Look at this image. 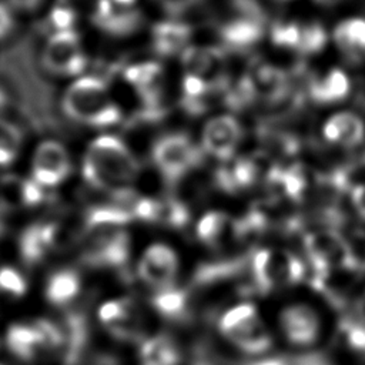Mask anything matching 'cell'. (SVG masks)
Segmentation results:
<instances>
[{
	"instance_id": "cell-1",
	"label": "cell",
	"mask_w": 365,
	"mask_h": 365,
	"mask_svg": "<svg viewBox=\"0 0 365 365\" xmlns=\"http://www.w3.org/2000/svg\"><path fill=\"white\" fill-rule=\"evenodd\" d=\"M81 171L91 187L115 197L133 191L140 164L120 138L101 135L88 145Z\"/></svg>"
},
{
	"instance_id": "cell-2",
	"label": "cell",
	"mask_w": 365,
	"mask_h": 365,
	"mask_svg": "<svg viewBox=\"0 0 365 365\" xmlns=\"http://www.w3.org/2000/svg\"><path fill=\"white\" fill-rule=\"evenodd\" d=\"M61 107L67 117L90 127H110L121 118L106 83L91 76L80 77L67 87Z\"/></svg>"
},
{
	"instance_id": "cell-3",
	"label": "cell",
	"mask_w": 365,
	"mask_h": 365,
	"mask_svg": "<svg viewBox=\"0 0 365 365\" xmlns=\"http://www.w3.org/2000/svg\"><path fill=\"white\" fill-rule=\"evenodd\" d=\"M221 335L248 355H262L271 345V336L252 304L241 302L227 309L218 321Z\"/></svg>"
},
{
	"instance_id": "cell-4",
	"label": "cell",
	"mask_w": 365,
	"mask_h": 365,
	"mask_svg": "<svg viewBox=\"0 0 365 365\" xmlns=\"http://www.w3.org/2000/svg\"><path fill=\"white\" fill-rule=\"evenodd\" d=\"M302 261L285 250H258L251 259L254 287L261 292H269L298 284L304 277Z\"/></svg>"
},
{
	"instance_id": "cell-5",
	"label": "cell",
	"mask_w": 365,
	"mask_h": 365,
	"mask_svg": "<svg viewBox=\"0 0 365 365\" xmlns=\"http://www.w3.org/2000/svg\"><path fill=\"white\" fill-rule=\"evenodd\" d=\"M130 254L128 234L115 225H88L83 232L81 261L90 267L118 268Z\"/></svg>"
},
{
	"instance_id": "cell-6",
	"label": "cell",
	"mask_w": 365,
	"mask_h": 365,
	"mask_svg": "<svg viewBox=\"0 0 365 365\" xmlns=\"http://www.w3.org/2000/svg\"><path fill=\"white\" fill-rule=\"evenodd\" d=\"M202 158L201 150L181 133H173L154 143L153 161L165 181L177 182L195 168Z\"/></svg>"
},
{
	"instance_id": "cell-7",
	"label": "cell",
	"mask_w": 365,
	"mask_h": 365,
	"mask_svg": "<svg viewBox=\"0 0 365 365\" xmlns=\"http://www.w3.org/2000/svg\"><path fill=\"white\" fill-rule=\"evenodd\" d=\"M304 247L315 272L356 268L352 251L336 231L319 230L309 232L304 240Z\"/></svg>"
},
{
	"instance_id": "cell-8",
	"label": "cell",
	"mask_w": 365,
	"mask_h": 365,
	"mask_svg": "<svg viewBox=\"0 0 365 365\" xmlns=\"http://www.w3.org/2000/svg\"><path fill=\"white\" fill-rule=\"evenodd\" d=\"M43 67L54 76H77L86 68V54L74 30L54 31L41 54Z\"/></svg>"
},
{
	"instance_id": "cell-9",
	"label": "cell",
	"mask_w": 365,
	"mask_h": 365,
	"mask_svg": "<svg viewBox=\"0 0 365 365\" xmlns=\"http://www.w3.org/2000/svg\"><path fill=\"white\" fill-rule=\"evenodd\" d=\"M71 173V158L67 148L54 140L37 145L31 160V178L46 190L60 185Z\"/></svg>"
},
{
	"instance_id": "cell-10",
	"label": "cell",
	"mask_w": 365,
	"mask_h": 365,
	"mask_svg": "<svg viewBox=\"0 0 365 365\" xmlns=\"http://www.w3.org/2000/svg\"><path fill=\"white\" fill-rule=\"evenodd\" d=\"M138 277L154 291L175 287L178 258L173 248L165 244H153L141 255L137 265Z\"/></svg>"
},
{
	"instance_id": "cell-11",
	"label": "cell",
	"mask_w": 365,
	"mask_h": 365,
	"mask_svg": "<svg viewBox=\"0 0 365 365\" xmlns=\"http://www.w3.org/2000/svg\"><path fill=\"white\" fill-rule=\"evenodd\" d=\"M98 319L115 338L137 339L141 335V315L133 299L123 297L106 301L98 308Z\"/></svg>"
},
{
	"instance_id": "cell-12",
	"label": "cell",
	"mask_w": 365,
	"mask_h": 365,
	"mask_svg": "<svg viewBox=\"0 0 365 365\" xmlns=\"http://www.w3.org/2000/svg\"><path fill=\"white\" fill-rule=\"evenodd\" d=\"M279 327L287 341L297 346H309L321 334V319L307 304H291L279 314Z\"/></svg>"
},
{
	"instance_id": "cell-13",
	"label": "cell",
	"mask_w": 365,
	"mask_h": 365,
	"mask_svg": "<svg viewBox=\"0 0 365 365\" xmlns=\"http://www.w3.org/2000/svg\"><path fill=\"white\" fill-rule=\"evenodd\" d=\"M242 138L241 124L232 115L211 118L202 130V148L221 161H230Z\"/></svg>"
},
{
	"instance_id": "cell-14",
	"label": "cell",
	"mask_w": 365,
	"mask_h": 365,
	"mask_svg": "<svg viewBox=\"0 0 365 365\" xmlns=\"http://www.w3.org/2000/svg\"><path fill=\"white\" fill-rule=\"evenodd\" d=\"M125 81L135 90L148 114L158 113L163 97L164 74L160 64L154 61L130 66L124 71Z\"/></svg>"
},
{
	"instance_id": "cell-15",
	"label": "cell",
	"mask_w": 365,
	"mask_h": 365,
	"mask_svg": "<svg viewBox=\"0 0 365 365\" xmlns=\"http://www.w3.org/2000/svg\"><path fill=\"white\" fill-rule=\"evenodd\" d=\"M60 244V228L54 222H33L23 230L19 238V251L24 264L37 265L50 250Z\"/></svg>"
},
{
	"instance_id": "cell-16",
	"label": "cell",
	"mask_w": 365,
	"mask_h": 365,
	"mask_svg": "<svg viewBox=\"0 0 365 365\" xmlns=\"http://www.w3.org/2000/svg\"><path fill=\"white\" fill-rule=\"evenodd\" d=\"M6 345L23 362H37L53 355L34 321L31 324L19 322L10 325L6 334Z\"/></svg>"
},
{
	"instance_id": "cell-17",
	"label": "cell",
	"mask_w": 365,
	"mask_h": 365,
	"mask_svg": "<svg viewBox=\"0 0 365 365\" xmlns=\"http://www.w3.org/2000/svg\"><path fill=\"white\" fill-rule=\"evenodd\" d=\"M185 74H191L205 81L212 90L222 87L224 58L214 47H187L182 53Z\"/></svg>"
},
{
	"instance_id": "cell-18",
	"label": "cell",
	"mask_w": 365,
	"mask_h": 365,
	"mask_svg": "<svg viewBox=\"0 0 365 365\" xmlns=\"http://www.w3.org/2000/svg\"><path fill=\"white\" fill-rule=\"evenodd\" d=\"M143 17L138 10L120 7L111 0H97L93 23L111 36H128L141 26Z\"/></svg>"
},
{
	"instance_id": "cell-19",
	"label": "cell",
	"mask_w": 365,
	"mask_h": 365,
	"mask_svg": "<svg viewBox=\"0 0 365 365\" xmlns=\"http://www.w3.org/2000/svg\"><path fill=\"white\" fill-rule=\"evenodd\" d=\"M322 133L327 141L339 147L352 148L364 141L365 124L359 115L351 111H342L327 120Z\"/></svg>"
},
{
	"instance_id": "cell-20",
	"label": "cell",
	"mask_w": 365,
	"mask_h": 365,
	"mask_svg": "<svg viewBox=\"0 0 365 365\" xmlns=\"http://www.w3.org/2000/svg\"><path fill=\"white\" fill-rule=\"evenodd\" d=\"M191 29L181 21H160L153 27L151 40L157 54L168 57L177 53H184L191 38Z\"/></svg>"
},
{
	"instance_id": "cell-21",
	"label": "cell",
	"mask_w": 365,
	"mask_h": 365,
	"mask_svg": "<svg viewBox=\"0 0 365 365\" xmlns=\"http://www.w3.org/2000/svg\"><path fill=\"white\" fill-rule=\"evenodd\" d=\"M264 34L262 19L242 14L221 27V38L225 46L244 50L255 46Z\"/></svg>"
},
{
	"instance_id": "cell-22",
	"label": "cell",
	"mask_w": 365,
	"mask_h": 365,
	"mask_svg": "<svg viewBox=\"0 0 365 365\" xmlns=\"http://www.w3.org/2000/svg\"><path fill=\"white\" fill-rule=\"evenodd\" d=\"M255 97H261L268 103L281 101L289 88L287 74L278 67L264 64L258 66L251 77H248Z\"/></svg>"
},
{
	"instance_id": "cell-23",
	"label": "cell",
	"mask_w": 365,
	"mask_h": 365,
	"mask_svg": "<svg viewBox=\"0 0 365 365\" xmlns=\"http://www.w3.org/2000/svg\"><path fill=\"white\" fill-rule=\"evenodd\" d=\"M197 237L202 244L211 248H220L230 238H240L237 221H232L224 212H208L198 221Z\"/></svg>"
},
{
	"instance_id": "cell-24",
	"label": "cell",
	"mask_w": 365,
	"mask_h": 365,
	"mask_svg": "<svg viewBox=\"0 0 365 365\" xmlns=\"http://www.w3.org/2000/svg\"><path fill=\"white\" fill-rule=\"evenodd\" d=\"M349 94V78L338 68L329 70L321 78L312 80L309 96L317 104H334L346 98Z\"/></svg>"
},
{
	"instance_id": "cell-25",
	"label": "cell",
	"mask_w": 365,
	"mask_h": 365,
	"mask_svg": "<svg viewBox=\"0 0 365 365\" xmlns=\"http://www.w3.org/2000/svg\"><path fill=\"white\" fill-rule=\"evenodd\" d=\"M81 278L77 271L63 268L53 272L46 284V298L56 307L70 304L80 292Z\"/></svg>"
},
{
	"instance_id": "cell-26",
	"label": "cell",
	"mask_w": 365,
	"mask_h": 365,
	"mask_svg": "<svg viewBox=\"0 0 365 365\" xmlns=\"http://www.w3.org/2000/svg\"><path fill=\"white\" fill-rule=\"evenodd\" d=\"M257 165L251 158L232 160L228 165L217 173V182L228 192H235L248 188L255 182Z\"/></svg>"
},
{
	"instance_id": "cell-27",
	"label": "cell",
	"mask_w": 365,
	"mask_h": 365,
	"mask_svg": "<svg viewBox=\"0 0 365 365\" xmlns=\"http://www.w3.org/2000/svg\"><path fill=\"white\" fill-rule=\"evenodd\" d=\"M140 361L141 365H178L181 354L171 338L157 335L143 341Z\"/></svg>"
},
{
	"instance_id": "cell-28",
	"label": "cell",
	"mask_w": 365,
	"mask_h": 365,
	"mask_svg": "<svg viewBox=\"0 0 365 365\" xmlns=\"http://www.w3.org/2000/svg\"><path fill=\"white\" fill-rule=\"evenodd\" d=\"M334 40L345 54H365V19L351 17L341 21L334 30Z\"/></svg>"
},
{
	"instance_id": "cell-29",
	"label": "cell",
	"mask_w": 365,
	"mask_h": 365,
	"mask_svg": "<svg viewBox=\"0 0 365 365\" xmlns=\"http://www.w3.org/2000/svg\"><path fill=\"white\" fill-rule=\"evenodd\" d=\"M151 304L161 315L170 319L182 318L188 311L187 292L177 287L155 291L151 297Z\"/></svg>"
},
{
	"instance_id": "cell-30",
	"label": "cell",
	"mask_w": 365,
	"mask_h": 365,
	"mask_svg": "<svg viewBox=\"0 0 365 365\" xmlns=\"http://www.w3.org/2000/svg\"><path fill=\"white\" fill-rule=\"evenodd\" d=\"M23 134L20 128L0 118V167L13 164L21 148Z\"/></svg>"
},
{
	"instance_id": "cell-31",
	"label": "cell",
	"mask_w": 365,
	"mask_h": 365,
	"mask_svg": "<svg viewBox=\"0 0 365 365\" xmlns=\"http://www.w3.org/2000/svg\"><path fill=\"white\" fill-rule=\"evenodd\" d=\"M327 33L318 23L299 24V36L297 50L301 54H315L325 47Z\"/></svg>"
},
{
	"instance_id": "cell-32",
	"label": "cell",
	"mask_w": 365,
	"mask_h": 365,
	"mask_svg": "<svg viewBox=\"0 0 365 365\" xmlns=\"http://www.w3.org/2000/svg\"><path fill=\"white\" fill-rule=\"evenodd\" d=\"M0 291L11 297H23L27 291L24 277L11 267H0Z\"/></svg>"
},
{
	"instance_id": "cell-33",
	"label": "cell",
	"mask_w": 365,
	"mask_h": 365,
	"mask_svg": "<svg viewBox=\"0 0 365 365\" xmlns=\"http://www.w3.org/2000/svg\"><path fill=\"white\" fill-rule=\"evenodd\" d=\"M48 21L51 24V27L56 31H66V30H73V24H74V11L64 6V4H57L56 7H53L50 16H48Z\"/></svg>"
},
{
	"instance_id": "cell-34",
	"label": "cell",
	"mask_w": 365,
	"mask_h": 365,
	"mask_svg": "<svg viewBox=\"0 0 365 365\" xmlns=\"http://www.w3.org/2000/svg\"><path fill=\"white\" fill-rule=\"evenodd\" d=\"M14 27V17L11 13V7L3 1H0V40L6 38Z\"/></svg>"
},
{
	"instance_id": "cell-35",
	"label": "cell",
	"mask_w": 365,
	"mask_h": 365,
	"mask_svg": "<svg viewBox=\"0 0 365 365\" xmlns=\"http://www.w3.org/2000/svg\"><path fill=\"white\" fill-rule=\"evenodd\" d=\"M160 6L173 16H180L191 9L198 0H157Z\"/></svg>"
},
{
	"instance_id": "cell-36",
	"label": "cell",
	"mask_w": 365,
	"mask_h": 365,
	"mask_svg": "<svg viewBox=\"0 0 365 365\" xmlns=\"http://www.w3.org/2000/svg\"><path fill=\"white\" fill-rule=\"evenodd\" d=\"M351 201L356 214L365 220V184H358L352 188Z\"/></svg>"
},
{
	"instance_id": "cell-37",
	"label": "cell",
	"mask_w": 365,
	"mask_h": 365,
	"mask_svg": "<svg viewBox=\"0 0 365 365\" xmlns=\"http://www.w3.org/2000/svg\"><path fill=\"white\" fill-rule=\"evenodd\" d=\"M44 0H9V6L20 11H33L41 6Z\"/></svg>"
},
{
	"instance_id": "cell-38",
	"label": "cell",
	"mask_w": 365,
	"mask_h": 365,
	"mask_svg": "<svg viewBox=\"0 0 365 365\" xmlns=\"http://www.w3.org/2000/svg\"><path fill=\"white\" fill-rule=\"evenodd\" d=\"M358 314H359V317L364 319V322H365V292L362 294V297L359 298V301H358Z\"/></svg>"
},
{
	"instance_id": "cell-39",
	"label": "cell",
	"mask_w": 365,
	"mask_h": 365,
	"mask_svg": "<svg viewBox=\"0 0 365 365\" xmlns=\"http://www.w3.org/2000/svg\"><path fill=\"white\" fill-rule=\"evenodd\" d=\"M111 1L120 7H127V9H131L135 3V0H111Z\"/></svg>"
},
{
	"instance_id": "cell-40",
	"label": "cell",
	"mask_w": 365,
	"mask_h": 365,
	"mask_svg": "<svg viewBox=\"0 0 365 365\" xmlns=\"http://www.w3.org/2000/svg\"><path fill=\"white\" fill-rule=\"evenodd\" d=\"M93 365H117V364L113 359L103 356V358H97Z\"/></svg>"
},
{
	"instance_id": "cell-41",
	"label": "cell",
	"mask_w": 365,
	"mask_h": 365,
	"mask_svg": "<svg viewBox=\"0 0 365 365\" xmlns=\"http://www.w3.org/2000/svg\"><path fill=\"white\" fill-rule=\"evenodd\" d=\"M6 103H7V97H6V93L3 91V88L0 87V110L6 106Z\"/></svg>"
},
{
	"instance_id": "cell-42",
	"label": "cell",
	"mask_w": 365,
	"mask_h": 365,
	"mask_svg": "<svg viewBox=\"0 0 365 365\" xmlns=\"http://www.w3.org/2000/svg\"><path fill=\"white\" fill-rule=\"evenodd\" d=\"M279 1H287V0H279Z\"/></svg>"
}]
</instances>
